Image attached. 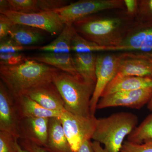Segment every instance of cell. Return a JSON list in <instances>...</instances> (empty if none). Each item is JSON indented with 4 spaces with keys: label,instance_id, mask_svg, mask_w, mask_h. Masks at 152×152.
I'll list each match as a JSON object with an SVG mask.
<instances>
[{
    "label": "cell",
    "instance_id": "6da1fadb",
    "mask_svg": "<svg viewBox=\"0 0 152 152\" xmlns=\"http://www.w3.org/2000/svg\"><path fill=\"white\" fill-rule=\"evenodd\" d=\"M97 14L75 22L76 31L87 40L101 46H120L134 23L125 12L121 15L103 16Z\"/></svg>",
    "mask_w": 152,
    "mask_h": 152
},
{
    "label": "cell",
    "instance_id": "7a4b0ae2",
    "mask_svg": "<svg viewBox=\"0 0 152 152\" xmlns=\"http://www.w3.org/2000/svg\"><path fill=\"white\" fill-rule=\"evenodd\" d=\"M58 70L43 63L28 59L18 65L0 66V77L16 98L26 94L36 87L53 82L54 75Z\"/></svg>",
    "mask_w": 152,
    "mask_h": 152
},
{
    "label": "cell",
    "instance_id": "3957f363",
    "mask_svg": "<svg viewBox=\"0 0 152 152\" xmlns=\"http://www.w3.org/2000/svg\"><path fill=\"white\" fill-rule=\"evenodd\" d=\"M53 82L62 98L67 111L80 116L93 115L90 112V102L95 84L60 70L55 73Z\"/></svg>",
    "mask_w": 152,
    "mask_h": 152
},
{
    "label": "cell",
    "instance_id": "277c9868",
    "mask_svg": "<svg viewBox=\"0 0 152 152\" xmlns=\"http://www.w3.org/2000/svg\"><path fill=\"white\" fill-rule=\"evenodd\" d=\"M138 124L137 116L128 112H120L97 118L92 139L103 144L108 152H120L125 137Z\"/></svg>",
    "mask_w": 152,
    "mask_h": 152
},
{
    "label": "cell",
    "instance_id": "5b68a950",
    "mask_svg": "<svg viewBox=\"0 0 152 152\" xmlns=\"http://www.w3.org/2000/svg\"><path fill=\"white\" fill-rule=\"evenodd\" d=\"M124 8V0H81L54 12L65 25L73 24L79 20L100 12Z\"/></svg>",
    "mask_w": 152,
    "mask_h": 152
},
{
    "label": "cell",
    "instance_id": "8992f818",
    "mask_svg": "<svg viewBox=\"0 0 152 152\" xmlns=\"http://www.w3.org/2000/svg\"><path fill=\"white\" fill-rule=\"evenodd\" d=\"M59 118L73 152H77L85 142L91 140L97 120L95 115L80 116L65 111Z\"/></svg>",
    "mask_w": 152,
    "mask_h": 152
},
{
    "label": "cell",
    "instance_id": "52a82bcc",
    "mask_svg": "<svg viewBox=\"0 0 152 152\" xmlns=\"http://www.w3.org/2000/svg\"><path fill=\"white\" fill-rule=\"evenodd\" d=\"M10 19L13 24L26 25L47 32L53 36H58L65 25L54 11L35 13H21L7 11L2 13Z\"/></svg>",
    "mask_w": 152,
    "mask_h": 152
},
{
    "label": "cell",
    "instance_id": "ba28073f",
    "mask_svg": "<svg viewBox=\"0 0 152 152\" xmlns=\"http://www.w3.org/2000/svg\"><path fill=\"white\" fill-rule=\"evenodd\" d=\"M119 58L118 53L98 55L96 64V83L90 102L91 115H94L102 94L109 83L118 73Z\"/></svg>",
    "mask_w": 152,
    "mask_h": 152
},
{
    "label": "cell",
    "instance_id": "9c48e42d",
    "mask_svg": "<svg viewBox=\"0 0 152 152\" xmlns=\"http://www.w3.org/2000/svg\"><path fill=\"white\" fill-rule=\"evenodd\" d=\"M118 54L117 74L152 78V52H122Z\"/></svg>",
    "mask_w": 152,
    "mask_h": 152
},
{
    "label": "cell",
    "instance_id": "30bf717a",
    "mask_svg": "<svg viewBox=\"0 0 152 152\" xmlns=\"http://www.w3.org/2000/svg\"><path fill=\"white\" fill-rule=\"evenodd\" d=\"M21 118L16 106L15 98L2 81H0V131L20 139Z\"/></svg>",
    "mask_w": 152,
    "mask_h": 152
},
{
    "label": "cell",
    "instance_id": "8fae6325",
    "mask_svg": "<svg viewBox=\"0 0 152 152\" xmlns=\"http://www.w3.org/2000/svg\"><path fill=\"white\" fill-rule=\"evenodd\" d=\"M152 98V88L136 91L120 92L101 97L97 105V110L123 107L140 109L148 104Z\"/></svg>",
    "mask_w": 152,
    "mask_h": 152
},
{
    "label": "cell",
    "instance_id": "7c38bea8",
    "mask_svg": "<svg viewBox=\"0 0 152 152\" xmlns=\"http://www.w3.org/2000/svg\"><path fill=\"white\" fill-rule=\"evenodd\" d=\"M120 46L124 52H152V23L135 21Z\"/></svg>",
    "mask_w": 152,
    "mask_h": 152
},
{
    "label": "cell",
    "instance_id": "4fadbf2b",
    "mask_svg": "<svg viewBox=\"0 0 152 152\" xmlns=\"http://www.w3.org/2000/svg\"><path fill=\"white\" fill-rule=\"evenodd\" d=\"M26 95L47 110L61 113L66 111L62 98L53 82L36 87Z\"/></svg>",
    "mask_w": 152,
    "mask_h": 152
},
{
    "label": "cell",
    "instance_id": "5bb4252c",
    "mask_svg": "<svg viewBox=\"0 0 152 152\" xmlns=\"http://www.w3.org/2000/svg\"><path fill=\"white\" fill-rule=\"evenodd\" d=\"M49 119L46 118L22 119L20 139L27 140L45 148L48 140Z\"/></svg>",
    "mask_w": 152,
    "mask_h": 152
},
{
    "label": "cell",
    "instance_id": "9a60e30c",
    "mask_svg": "<svg viewBox=\"0 0 152 152\" xmlns=\"http://www.w3.org/2000/svg\"><path fill=\"white\" fill-rule=\"evenodd\" d=\"M152 88V78L117 74L106 87L102 96L120 92L136 91Z\"/></svg>",
    "mask_w": 152,
    "mask_h": 152
},
{
    "label": "cell",
    "instance_id": "2e32d148",
    "mask_svg": "<svg viewBox=\"0 0 152 152\" xmlns=\"http://www.w3.org/2000/svg\"><path fill=\"white\" fill-rule=\"evenodd\" d=\"M15 100L17 110L21 119L28 118H60L63 113L47 110L27 95L15 98Z\"/></svg>",
    "mask_w": 152,
    "mask_h": 152
},
{
    "label": "cell",
    "instance_id": "e0dca14e",
    "mask_svg": "<svg viewBox=\"0 0 152 152\" xmlns=\"http://www.w3.org/2000/svg\"><path fill=\"white\" fill-rule=\"evenodd\" d=\"M44 148L49 152H73L59 118H49L48 140Z\"/></svg>",
    "mask_w": 152,
    "mask_h": 152
},
{
    "label": "cell",
    "instance_id": "ac0fdd59",
    "mask_svg": "<svg viewBox=\"0 0 152 152\" xmlns=\"http://www.w3.org/2000/svg\"><path fill=\"white\" fill-rule=\"evenodd\" d=\"M28 58L29 59L34 60L56 68L60 71L73 75L79 77L75 68L72 55L71 53H55L44 52L33 56L28 57Z\"/></svg>",
    "mask_w": 152,
    "mask_h": 152
},
{
    "label": "cell",
    "instance_id": "d6986e66",
    "mask_svg": "<svg viewBox=\"0 0 152 152\" xmlns=\"http://www.w3.org/2000/svg\"><path fill=\"white\" fill-rule=\"evenodd\" d=\"M97 56L95 53H75L72 55L75 68L79 77L87 83L95 85Z\"/></svg>",
    "mask_w": 152,
    "mask_h": 152
},
{
    "label": "cell",
    "instance_id": "ffe728a7",
    "mask_svg": "<svg viewBox=\"0 0 152 152\" xmlns=\"http://www.w3.org/2000/svg\"><path fill=\"white\" fill-rule=\"evenodd\" d=\"M44 31L26 25L13 24L9 37L22 45L34 46L42 41Z\"/></svg>",
    "mask_w": 152,
    "mask_h": 152
},
{
    "label": "cell",
    "instance_id": "44dd1931",
    "mask_svg": "<svg viewBox=\"0 0 152 152\" xmlns=\"http://www.w3.org/2000/svg\"><path fill=\"white\" fill-rule=\"evenodd\" d=\"M75 31L73 25H65L62 31L54 40L48 45L39 47V50L47 53H70L72 39Z\"/></svg>",
    "mask_w": 152,
    "mask_h": 152
},
{
    "label": "cell",
    "instance_id": "7402d4cb",
    "mask_svg": "<svg viewBox=\"0 0 152 152\" xmlns=\"http://www.w3.org/2000/svg\"><path fill=\"white\" fill-rule=\"evenodd\" d=\"M72 51L77 53H95L97 52H119V47L114 48L101 46L82 37L81 36L75 31L72 39Z\"/></svg>",
    "mask_w": 152,
    "mask_h": 152
},
{
    "label": "cell",
    "instance_id": "603a6c76",
    "mask_svg": "<svg viewBox=\"0 0 152 152\" xmlns=\"http://www.w3.org/2000/svg\"><path fill=\"white\" fill-rule=\"evenodd\" d=\"M152 140V113L148 116L128 136L127 141L142 144Z\"/></svg>",
    "mask_w": 152,
    "mask_h": 152
},
{
    "label": "cell",
    "instance_id": "cb8c5ba5",
    "mask_svg": "<svg viewBox=\"0 0 152 152\" xmlns=\"http://www.w3.org/2000/svg\"><path fill=\"white\" fill-rule=\"evenodd\" d=\"M9 10L21 13L40 12L38 0H7Z\"/></svg>",
    "mask_w": 152,
    "mask_h": 152
},
{
    "label": "cell",
    "instance_id": "d4e9b609",
    "mask_svg": "<svg viewBox=\"0 0 152 152\" xmlns=\"http://www.w3.org/2000/svg\"><path fill=\"white\" fill-rule=\"evenodd\" d=\"M39 47L24 46L15 42L10 37L0 40V53H18L28 50H39Z\"/></svg>",
    "mask_w": 152,
    "mask_h": 152
},
{
    "label": "cell",
    "instance_id": "484cf974",
    "mask_svg": "<svg viewBox=\"0 0 152 152\" xmlns=\"http://www.w3.org/2000/svg\"><path fill=\"white\" fill-rule=\"evenodd\" d=\"M138 1V9L136 21L144 23H152V0Z\"/></svg>",
    "mask_w": 152,
    "mask_h": 152
},
{
    "label": "cell",
    "instance_id": "4316f807",
    "mask_svg": "<svg viewBox=\"0 0 152 152\" xmlns=\"http://www.w3.org/2000/svg\"><path fill=\"white\" fill-rule=\"evenodd\" d=\"M18 139L6 132L0 131V152H17Z\"/></svg>",
    "mask_w": 152,
    "mask_h": 152
},
{
    "label": "cell",
    "instance_id": "83f0119b",
    "mask_svg": "<svg viewBox=\"0 0 152 152\" xmlns=\"http://www.w3.org/2000/svg\"><path fill=\"white\" fill-rule=\"evenodd\" d=\"M28 59V57L22 53H0L1 65H18Z\"/></svg>",
    "mask_w": 152,
    "mask_h": 152
},
{
    "label": "cell",
    "instance_id": "f1b7e54d",
    "mask_svg": "<svg viewBox=\"0 0 152 152\" xmlns=\"http://www.w3.org/2000/svg\"><path fill=\"white\" fill-rule=\"evenodd\" d=\"M120 152H152V140L142 144L124 142Z\"/></svg>",
    "mask_w": 152,
    "mask_h": 152
},
{
    "label": "cell",
    "instance_id": "f546056e",
    "mask_svg": "<svg viewBox=\"0 0 152 152\" xmlns=\"http://www.w3.org/2000/svg\"><path fill=\"white\" fill-rule=\"evenodd\" d=\"M65 0H38L37 5L40 12H52L67 5Z\"/></svg>",
    "mask_w": 152,
    "mask_h": 152
},
{
    "label": "cell",
    "instance_id": "4dcf8cb0",
    "mask_svg": "<svg viewBox=\"0 0 152 152\" xmlns=\"http://www.w3.org/2000/svg\"><path fill=\"white\" fill-rule=\"evenodd\" d=\"M13 23L4 14H0V40L9 37V31Z\"/></svg>",
    "mask_w": 152,
    "mask_h": 152
},
{
    "label": "cell",
    "instance_id": "1f68e13d",
    "mask_svg": "<svg viewBox=\"0 0 152 152\" xmlns=\"http://www.w3.org/2000/svg\"><path fill=\"white\" fill-rule=\"evenodd\" d=\"M126 13L132 18H136L138 9V1L137 0H124Z\"/></svg>",
    "mask_w": 152,
    "mask_h": 152
},
{
    "label": "cell",
    "instance_id": "d6a6232c",
    "mask_svg": "<svg viewBox=\"0 0 152 152\" xmlns=\"http://www.w3.org/2000/svg\"><path fill=\"white\" fill-rule=\"evenodd\" d=\"M19 141L22 148L28 152H49L43 147L40 146L27 140L20 139Z\"/></svg>",
    "mask_w": 152,
    "mask_h": 152
},
{
    "label": "cell",
    "instance_id": "836d02e7",
    "mask_svg": "<svg viewBox=\"0 0 152 152\" xmlns=\"http://www.w3.org/2000/svg\"><path fill=\"white\" fill-rule=\"evenodd\" d=\"M76 152H95L91 140H87L82 144Z\"/></svg>",
    "mask_w": 152,
    "mask_h": 152
},
{
    "label": "cell",
    "instance_id": "e575fe53",
    "mask_svg": "<svg viewBox=\"0 0 152 152\" xmlns=\"http://www.w3.org/2000/svg\"><path fill=\"white\" fill-rule=\"evenodd\" d=\"M93 148L95 152H108L104 148H102L101 146L100 143L98 142L94 141L92 142Z\"/></svg>",
    "mask_w": 152,
    "mask_h": 152
},
{
    "label": "cell",
    "instance_id": "d590c367",
    "mask_svg": "<svg viewBox=\"0 0 152 152\" xmlns=\"http://www.w3.org/2000/svg\"><path fill=\"white\" fill-rule=\"evenodd\" d=\"M9 10L8 4L7 0L0 1V13Z\"/></svg>",
    "mask_w": 152,
    "mask_h": 152
},
{
    "label": "cell",
    "instance_id": "8d00e7d4",
    "mask_svg": "<svg viewBox=\"0 0 152 152\" xmlns=\"http://www.w3.org/2000/svg\"><path fill=\"white\" fill-rule=\"evenodd\" d=\"M17 152H28L26 150L23 148L20 145L19 142V140L17 142L16 145Z\"/></svg>",
    "mask_w": 152,
    "mask_h": 152
},
{
    "label": "cell",
    "instance_id": "74e56055",
    "mask_svg": "<svg viewBox=\"0 0 152 152\" xmlns=\"http://www.w3.org/2000/svg\"><path fill=\"white\" fill-rule=\"evenodd\" d=\"M148 108L151 111H152V98L149 102L148 104Z\"/></svg>",
    "mask_w": 152,
    "mask_h": 152
}]
</instances>
